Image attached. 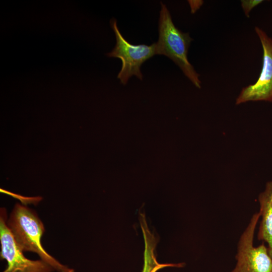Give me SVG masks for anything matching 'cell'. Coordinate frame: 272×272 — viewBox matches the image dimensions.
<instances>
[{
    "mask_svg": "<svg viewBox=\"0 0 272 272\" xmlns=\"http://www.w3.org/2000/svg\"><path fill=\"white\" fill-rule=\"evenodd\" d=\"M7 226L19 247L24 251L36 253L40 259L57 272H75L49 254L43 247L41 238L45 231L36 213L27 206L17 203L7 221Z\"/></svg>",
    "mask_w": 272,
    "mask_h": 272,
    "instance_id": "6da1fadb",
    "label": "cell"
},
{
    "mask_svg": "<svg viewBox=\"0 0 272 272\" xmlns=\"http://www.w3.org/2000/svg\"><path fill=\"white\" fill-rule=\"evenodd\" d=\"M159 19V38L156 43V55H164L171 59L197 88H201L199 74L189 62L188 51L193 40L188 33H184L174 24L167 7L161 2Z\"/></svg>",
    "mask_w": 272,
    "mask_h": 272,
    "instance_id": "7a4b0ae2",
    "label": "cell"
},
{
    "mask_svg": "<svg viewBox=\"0 0 272 272\" xmlns=\"http://www.w3.org/2000/svg\"><path fill=\"white\" fill-rule=\"evenodd\" d=\"M110 24L115 33L116 42L112 51L106 53V55L121 60V69L117 78L123 85L126 84L132 76L142 80L143 76L141 71V65L147 60L156 55V43H153L150 45L132 44L126 41L121 34L115 19H111Z\"/></svg>",
    "mask_w": 272,
    "mask_h": 272,
    "instance_id": "3957f363",
    "label": "cell"
},
{
    "mask_svg": "<svg viewBox=\"0 0 272 272\" xmlns=\"http://www.w3.org/2000/svg\"><path fill=\"white\" fill-rule=\"evenodd\" d=\"M260 217L259 212L253 215L239 239L236 255V264L231 272H272V259L263 243L253 245L254 235Z\"/></svg>",
    "mask_w": 272,
    "mask_h": 272,
    "instance_id": "277c9868",
    "label": "cell"
},
{
    "mask_svg": "<svg viewBox=\"0 0 272 272\" xmlns=\"http://www.w3.org/2000/svg\"><path fill=\"white\" fill-rule=\"evenodd\" d=\"M5 208L0 210V255L7 262V267L2 272H53L54 269L41 260H31L26 257L16 243L7 224Z\"/></svg>",
    "mask_w": 272,
    "mask_h": 272,
    "instance_id": "5b68a950",
    "label": "cell"
},
{
    "mask_svg": "<svg viewBox=\"0 0 272 272\" xmlns=\"http://www.w3.org/2000/svg\"><path fill=\"white\" fill-rule=\"evenodd\" d=\"M255 31L263 49L261 71L254 84L242 88L236 100V105L248 101L272 103V38L257 26L255 27Z\"/></svg>",
    "mask_w": 272,
    "mask_h": 272,
    "instance_id": "8992f818",
    "label": "cell"
},
{
    "mask_svg": "<svg viewBox=\"0 0 272 272\" xmlns=\"http://www.w3.org/2000/svg\"><path fill=\"white\" fill-rule=\"evenodd\" d=\"M259 203V213L261 217L258 239L268 244V252L272 259V181L266 183L263 191L258 197Z\"/></svg>",
    "mask_w": 272,
    "mask_h": 272,
    "instance_id": "52a82bcc",
    "label": "cell"
},
{
    "mask_svg": "<svg viewBox=\"0 0 272 272\" xmlns=\"http://www.w3.org/2000/svg\"><path fill=\"white\" fill-rule=\"evenodd\" d=\"M167 266L180 267L181 264H159L152 257H148L145 259L143 272H156L159 268Z\"/></svg>",
    "mask_w": 272,
    "mask_h": 272,
    "instance_id": "ba28073f",
    "label": "cell"
},
{
    "mask_svg": "<svg viewBox=\"0 0 272 272\" xmlns=\"http://www.w3.org/2000/svg\"><path fill=\"white\" fill-rule=\"evenodd\" d=\"M263 2V0H242L241 7L245 16L249 18L250 12L256 6Z\"/></svg>",
    "mask_w": 272,
    "mask_h": 272,
    "instance_id": "9c48e42d",
    "label": "cell"
},
{
    "mask_svg": "<svg viewBox=\"0 0 272 272\" xmlns=\"http://www.w3.org/2000/svg\"><path fill=\"white\" fill-rule=\"evenodd\" d=\"M189 2V4L191 6V11L192 13L195 12L197 10H198L203 3L202 1H193Z\"/></svg>",
    "mask_w": 272,
    "mask_h": 272,
    "instance_id": "30bf717a",
    "label": "cell"
}]
</instances>
